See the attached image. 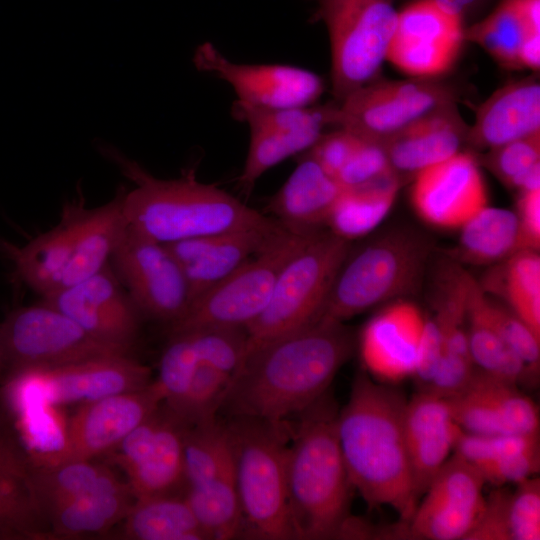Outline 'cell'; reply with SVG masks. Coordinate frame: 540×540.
I'll return each instance as SVG.
<instances>
[{
    "mask_svg": "<svg viewBox=\"0 0 540 540\" xmlns=\"http://www.w3.org/2000/svg\"><path fill=\"white\" fill-rule=\"evenodd\" d=\"M355 344L344 322L321 317L248 351L219 413L286 423L328 392Z\"/></svg>",
    "mask_w": 540,
    "mask_h": 540,
    "instance_id": "6da1fadb",
    "label": "cell"
},
{
    "mask_svg": "<svg viewBox=\"0 0 540 540\" xmlns=\"http://www.w3.org/2000/svg\"><path fill=\"white\" fill-rule=\"evenodd\" d=\"M406 404L399 390L361 371L336 422L352 488L370 507L392 508L401 522L410 519L418 504L404 436Z\"/></svg>",
    "mask_w": 540,
    "mask_h": 540,
    "instance_id": "7a4b0ae2",
    "label": "cell"
},
{
    "mask_svg": "<svg viewBox=\"0 0 540 540\" xmlns=\"http://www.w3.org/2000/svg\"><path fill=\"white\" fill-rule=\"evenodd\" d=\"M338 409L325 393L296 416L287 457L295 539H365L368 522L350 514L352 489L337 435Z\"/></svg>",
    "mask_w": 540,
    "mask_h": 540,
    "instance_id": "3957f363",
    "label": "cell"
},
{
    "mask_svg": "<svg viewBox=\"0 0 540 540\" xmlns=\"http://www.w3.org/2000/svg\"><path fill=\"white\" fill-rule=\"evenodd\" d=\"M103 150L135 184L124 195L128 226L155 241L169 244L204 235L281 225L217 185L197 180L194 170L189 169L178 178L161 179L115 148L107 146Z\"/></svg>",
    "mask_w": 540,
    "mask_h": 540,
    "instance_id": "277c9868",
    "label": "cell"
},
{
    "mask_svg": "<svg viewBox=\"0 0 540 540\" xmlns=\"http://www.w3.org/2000/svg\"><path fill=\"white\" fill-rule=\"evenodd\" d=\"M226 423L244 535L264 540L295 539L287 491V422L230 417Z\"/></svg>",
    "mask_w": 540,
    "mask_h": 540,
    "instance_id": "5b68a950",
    "label": "cell"
},
{
    "mask_svg": "<svg viewBox=\"0 0 540 540\" xmlns=\"http://www.w3.org/2000/svg\"><path fill=\"white\" fill-rule=\"evenodd\" d=\"M430 249L423 234L408 228L384 232L353 252L350 248L321 317L344 322L412 291L422 277Z\"/></svg>",
    "mask_w": 540,
    "mask_h": 540,
    "instance_id": "8992f818",
    "label": "cell"
},
{
    "mask_svg": "<svg viewBox=\"0 0 540 540\" xmlns=\"http://www.w3.org/2000/svg\"><path fill=\"white\" fill-rule=\"evenodd\" d=\"M350 241L330 230L312 235L281 270L263 312L247 327L246 353L321 317Z\"/></svg>",
    "mask_w": 540,
    "mask_h": 540,
    "instance_id": "52a82bcc",
    "label": "cell"
},
{
    "mask_svg": "<svg viewBox=\"0 0 540 540\" xmlns=\"http://www.w3.org/2000/svg\"><path fill=\"white\" fill-rule=\"evenodd\" d=\"M328 31L335 102L378 78L393 37L394 0H315Z\"/></svg>",
    "mask_w": 540,
    "mask_h": 540,
    "instance_id": "ba28073f",
    "label": "cell"
},
{
    "mask_svg": "<svg viewBox=\"0 0 540 540\" xmlns=\"http://www.w3.org/2000/svg\"><path fill=\"white\" fill-rule=\"evenodd\" d=\"M312 235L285 232L192 300L185 313L169 325V334L210 326L246 328L266 308L283 267Z\"/></svg>",
    "mask_w": 540,
    "mask_h": 540,
    "instance_id": "9c48e42d",
    "label": "cell"
},
{
    "mask_svg": "<svg viewBox=\"0 0 540 540\" xmlns=\"http://www.w3.org/2000/svg\"><path fill=\"white\" fill-rule=\"evenodd\" d=\"M458 100V90L439 78H376L330 103V125L384 142L417 119Z\"/></svg>",
    "mask_w": 540,
    "mask_h": 540,
    "instance_id": "30bf717a",
    "label": "cell"
},
{
    "mask_svg": "<svg viewBox=\"0 0 540 540\" xmlns=\"http://www.w3.org/2000/svg\"><path fill=\"white\" fill-rule=\"evenodd\" d=\"M2 364L9 372L51 369L97 357L131 354L101 342L42 300L11 312L0 325Z\"/></svg>",
    "mask_w": 540,
    "mask_h": 540,
    "instance_id": "8fae6325",
    "label": "cell"
},
{
    "mask_svg": "<svg viewBox=\"0 0 540 540\" xmlns=\"http://www.w3.org/2000/svg\"><path fill=\"white\" fill-rule=\"evenodd\" d=\"M110 266L143 317L169 326L190 305L187 281L167 245L130 226L111 256Z\"/></svg>",
    "mask_w": 540,
    "mask_h": 540,
    "instance_id": "7c38bea8",
    "label": "cell"
},
{
    "mask_svg": "<svg viewBox=\"0 0 540 540\" xmlns=\"http://www.w3.org/2000/svg\"><path fill=\"white\" fill-rule=\"evenodd\" d=\"M485 484L480 473L453 452L420 498L410 519L389 528V538L465 540L484 508Z\"/></svg>",
    "mask_w": 540,
    "mask_h": 540,
    "instance_id": "4fadbf2b",
    "label": "cell"
},
{
    "mask_svg": "<svg viewBox=\"0 0 540 540\" xmlns=\"http://www.w3.org/2000/svg\"><path fill=\"white\" fill-rule=\"evenodd\" d=\"M464 20L434 0H413L398 11L386 60L411 78H439L460 55Z\"/></svg>",
    "mask_w": 540,
    "mask_h": 540,
    "instance_id": "5bb4252c",
    "label": "cell"
},
{
    "mask_svg": "<svg viewBox=\"0 0 540 540\" xmlns=\"http://www.w3.org/2000/svg\"><path fill=\"white\" fill-rule=\"evenodd\" d=\"M163 401V392L153 380L143 388L83 404L66 420L62 447L30 461L50 465L106 455Z\"/></svg>",
    "mask_w": 540,
    "mask_h": 540,
    "instance_id": "9a60e30c",
    "label": "cell"
},
{
    "mask_svg": "<svg viewBox=\"0 0 540 540\" xmlns=\"http://www.w3.org/2000/svg\"><path fill=\"white\" fill-rule=\"evenodd\" d=\"M95 339L132 352L143 315L110 263L98 273L42 299Z\"/></svg>",
    "mask_w": 540,
    "mask_h": 540,
    "instance_id": "2e32d148",
    "label": "cell"
},
{
    "mask_svg": "<svg viewBox=\"0 0 540 540\" xmlns=\"http://www.w3.org/2000/svg\"><path fill=\"white\" fill-rule=\"evenodd\" d=\"M194 63L228 83L238 101L259 108L310 106L324 91L323 79L313 71L287 64L236 63L209 42L197 48Z\"/></svg>",
    "mask_w": 540,
    "mask_h": 540,
    "instance_id": "e0dca14e",
    "label": "cell"
},
{
    "mask_svg": "<svg viewBox=\"0 0 540 540\" xmlns=\"http://www.w3.org/2000/svg\"><path fill=\"white\" fill-rule=\"evenodd\" d=\"M412 180L411 204L431 226L461 228L487 206V186L472 152L462 150L421 170Z\"/></svg>",
    "mask_w": 540,
    "mask_h": 540,
    "instance_id": "ac0fdd59",
    "label": "cell"
},
{
    "mask_svg": "<svg viewBox=\"0 0 540 540\" xmlns=\"http://www.w3.org/2000/svg\"><path fill=\"white\" fill-rule=\"evenodd\" d=\"M14 372L21 373L45 403L56 407L83 405L143 388L153 381L151 369L131 354L107 355L51 369Z\"/></svg>",
    "mask_w": 540,
    "mask_h": 540,
    "instance_id": "d6986e66",
    "label": "cell"
},
{
    "mask_svg": "<svg viewBox=\"0 0 540 540\" xmlns=\"http://www.w3.org/2000/svg\"><path fill=\"white\" fill-rule=\"evenodd\" d=\"M455 422L479 435L539 434L536 404L517 385L475 369L467 385L445 398Z\"/></svg>",
    "mask_w": 540,
    "mask_h": 540,
    "instance_id": "ffe728a7",
    "label": "cell"
},
{
    "mask_svg": "<svg viewBox=\"0 0 540 540\" xmlns=\"http://www.w3.org/2000/svg\"><path fill=\"white\" fill-rule=\"evenodd\" d=\"M426 318L416 304L403 299L393 300L378 311L358 339L365 371L382 383L413 376Z\"/></svg>",
    "mask_w": 540,
    "mask_h": 540,
    "instance_id": "44dd1931",
    "label": "cell"
},
{
    "mask_svg": "<svg viewBox=\"0 0 540 540\" xmlns=\"http://www.w3.org/2000/svg\"><path fill=\"white\" fill-rule=\"evenodd\" d=\"M285 232L287 230L279 225L204 235L166 245L183 271L192 301Z\"/></svg>",
    "mask_w": 540,
    "mask_h": 540,
    "instance_id": "7402d4cb",
    "label": "cell"
},
{
    "mask_svg": "<svg viewBox=\"0 0 540 540\" xmlns=\"http://www.w3.org/2000/svg\"><path fill=\"white\" fill-rule=\"evenodd\" d=\"M462 431L445 398L420 390L407 400L404 436L418 502L450 457Z\"/></svg>",
    "mask_w": 540,
    "mask_h": 540,
    "instance_id": "603a6c76",
    "label": "cell"
},
{
    "mask_svg": "<svg viewBox=\"0 0 540 540\" xmlns=\"http://www.w3.org/2000/svg\"><path fill=\"white\" fill-rule=\"evenodd\" d=\"M469 126L457 104L433 111L389 137L385 145L391 170L401 181L462 151Z\"/></svg>",
    "mask_w": 540,
    "mask_h": 540,
    "instance_id": "cb8c5ba5",
    "label": "cell"
},
{
    "mask_svg": "<svg viewBox=\"0 0 540 540\" xmlns=\"http://www.w3.org/2000/svg\"><path fill=\"white\" fill-rule=\"evenodd\" d=\"M345 187L307 153L266 209L287 231L312 235L323 230Z\"/></svg>",
    "mask_w": 540,
    "mask_h": 540,
    "instance_id": "d4e9b609",
    "label": "cell"
},
{
    "mask_svg": "<svg viewBox=\"0 0 540 540\" xmlns=\"http://www.w3.org/2000/svg\"><path fill=\"white\" fill-rule=\"evenodd\" d=\"M540 132V84L535 77L496 90L469 126L467 145L490 150Z\"/></svg>",
    "mask_w": 540,
    "mask_h": 540,
    "instance_id": "484cf974",
    "label": "cell"
},
{
    "mask_svg": "<svg viewBox=\"0 0 540 540\" xmlns=\"http://www.w3.org/2000/svg\"><path fill=\"white\" fill-rule=\"evenodd\" d=\"M164 403L154 436L140 459L125 471L135 499L184 494V442L188 429Z\"/></svg>",
    "mask_w": 540,
    "mask_h": 540,
    "instance_id": "4316f807",
    "label": "cell"
},
{
    "mask_svg": "<svg viewBox=\"0 0 540 540\" xmlns=\"http://www.w3.org/2000/svg\"><path fill=\"white\" fill-rule=\"evenodd\" d=\"M31 467L23 447L0 423V536L46 538L33 494Z\"/></svg>",
    "mask_w": 540,
    "mask_h": 540,
    "instance_id": "83f0119b",
    "label": "cell"
},
{
    "mask_svg": "<svg viewBox=\"0 0 540 540\" xmlns=\"http://www.w3.org/2000/svg\"><path fill=\"white\" fill-rule=\"evenodd\" d=\"M125 192V188L121 187L105 204L92 209L84 207L73 254L58 289L76 284L110 263L128 226L123 208Z\"/></svg>",
    "mask_w": 540,
    "mask_h": 540,
    "instance_id": "f1b7e54d",
    "label": "cell"
},
{
    "mask_svg": "<svg viewBox=\"0 0 540 540\" xmlns=\"http://www.w3.org/2000/svg\"><path fill=\"white\" fill-rule=\"evenodd\" d=\"M83 209L82 203L67 204L57 225L14 253L19 276L42 298L60 287L73 254Z\"/></svg>",
    "mask_w": 540,
    "mask_h": 540,
    "instance_id": "f546056e",
    "label": "cell"
},
{
    "mask_svg": "<svg viewBox=\"0 0 540 540\" xmlns=\"http://www.w3.org/2000/svg\"><path fill=\"white\" fill-rule=\"evenodd\" d=\"M31 465L33 494L44 528L45 516L57 506L85 495L128 485L107 466L93 460Z\"/></svg>",
    "mask_w": 540,
    "mask_h": 540,
    "instance_id": "4dcf8cb0",
    "label": "cell"
},
{
    "mask_svg": "<svg viewBox=\"0 0 540 540\" xmlns=\"http://www.w3.org/2000/svg\"><path fill=\"white\" fill-rule=\"evenodd\" d=\"M487 302V294L471 276L467 294V335L471 359L477 369L518 385L533 376L494 328Z\"/></svg>",
    "mask_w": 540,
    "mask_h": 540,
    "instance_id": "1f68e13d",
    "label": "cell"
},
{
    "mask_svg": "<svg viewBox=\"0 0 540 540\" xmlns=\"http://www.w3.org/2000/svg\"><path fill=\"white\" fill-rule=\"evenodd\" d=\"M135 501L129 486L61 504L44 519L47 538H78L107 532L124 520Z\"/></svg>",
    "mask_w": 540,
    "mask_h": 540,
    "instance_id": "d6a6232c",
    "label": "cell"
},
{
    "mask_svg": "<svg viewBox=\"0 0 540 540\" xmlns=\"http://www.w3.org/2000/svg\"><path fill=\"white\" fill-rule=\"evenodd\" d=\"M481 289L500 297L536 336L540 337V256L521 250L494 264L482 280Z\"/></svg>",
    "mask_w": 540,
    "mask_h": 540,
    "instance_id": "836d02e7",
    "label": "cell"
},
{
    "mask_svg": "<svg viewBox=\"0 0 540 540\" xmlns=\"http://www.w3.org/2000/svg\"><path fill=\"white\" fill-rule=\"evenodd\" d=\"M123 522L127 539L208 540L184 494L135 499Z\"/></svg>",
    "mask_w": 540,
    "mask_h": 540,
    "instance_id": "e575fe53",
    "label": "cell"
},
{
    "mask_svg": "<svg viewBox=\"0 0 540 540\" xmlns=\"http://www.w3.org/2000/svg\"><path fill=\"white\" fill-rule=\"evenodd\" d=\"M460 229L456 256L466 263L496 264L526 250L518 216L508 209L487 205Z\"/></svg>",
    "mask_w": 540,
    "mask_h": 540,
    "instance_id": "d590c367",
    "label": "cell"
},
{
    "mask_svg": "<svg viewBox=\"0 0 540 540\" xmlns=\"http://www.w3.org/2000/svg\"><path fill=\"white\" fill-rule=\"evenodd\" d=\"M401 183L391 172L360 186L345 187L331 211L327 227L348 241L365 236L388 215Z\"/></svg>",
    "mask_w": 540,
    "mask_h": 540,
    "instance_id": "8d00e7d4",
    "label": "cell"
},
{
    "mask_svg": "<svg viewBox=\"0 0 540 540\" xmlns=\"http://www.w3.org/2000/svg\"><path fill=\"white\" fill-rule=\"evenodd\" d=\"M249 149L238 184L249 193L269 169L296 154L308 151L324 133L321 127L287 126L252 122Z\"/></svg>",
    "mask_w": 540,
    "mask_h": 540,
    "instance_id": "74e56055",
    "label": "cell"
},
{
    "mask_svg": "<svg viewBox=\"0 0 540 540\" xmlns=\"http://www.w3.org/2000/svg\"><path fill=\"white\" fill-rule=\"evenodd\" d=\"M184 497L208 539L229 540L244 535L234 469L186 488Z\"/></svg>",
    "mask_w": 540,
    "mask_h": 540,
    "instance_id": "f35d334b",
    "label": "cell"
},
{
    "mask_svg": "<svg viewBox=\"0 0 540 540\" xmlns=\"http://www.w3.org/2000/svg\"><path fill=\"white\" fill-rule=\"evenodd\" d=\"M186 488L234 469L227 423L218 416L189 426L184 442Z\"/></svg>",
    "mask_w": 540,
    "mask_h": 540,
    "instance_id": "ab89813d",
    "label": "cell"
},
{
    "mask_svg": "<svg viewBox=\"0 0 540 540\" xmlns=\"http://www.w3.org/2000/svg\"><path fill=\"white\" fill-rule=\"evenodd\" d=\"M529 32L515 0H501L490 14L465 29V40L478 44L502 67L520 69L518 54Z\"/></svg>",
    "mask_w": 540,
    "mask_h": 540,
    "instance_id": "60d3db41",
    "label": "cell"
},
{
    "mask_svg": "<svg viewBox=\"0 0 540 540\" xmlns=\"http://www.w3.org/2000/svg\"><path fill=\"white\" fill-rule=\"evenodd\" d=\"M179 333L189 336L200 363L230 376L234 375L245 357V327L210 326Z\"/></svg>",
    "mask_w": 540,
    "mask_h": 540,
    "instance_id": "b9f144b4",
    "label": "cell"
},
{
    "mask_svg": "<svg viewBox=\"0 0 540 540\" xmlns=\"http://www.w3.org/2000/svg\"><path fill=\"white\" fill-rule=\"evenodd\" d=\"M231 378L200 363L183 398L168 408L188 426L216 417Z\"/></svg>",
    "mask_w": 540,
    "mask_h": 540,
    "instance_id": "7bdbcfd3",
    "label": "cell"
},
{
    "mask_svg": "<svg viewBox=\"0 0 540 540\" xmlns=\"http://www.w3.org/2000/svg\"><path fill=\"white\" fill-rule=\"evenodd\" d=\"M199 364L189 336L186 333L171 334L162 352L155 380L167 407H174L183 398Z\"/></svg>",
    "mask_w": 540,
    "mask_h": 540,
    "instance_id": "ee69618b",
    "label": "cell"
},
{
    "mask_svg": "<svg viewBox=\"0 0 540 540\" xmlns=\"http://www.w3.org/2000/svg\"><path fill=\"white\" fill-rule=\"evenodd\" d=\"M482 161L506 186L519 190L540 166V132L487 150Z\"/></svg>",
    "mask_w": 540,
    "mask_h": 540,
    "instance_id": "f6af8a7d",
    "label": "cell"
},
{
    "mask_svg": "<svg viewBox=\"0 0 540 540\" xmlns=\"http://www.w3.org/2000/svg\"><path fill=\"white\" fill-rule=\"evenodd\" d=\"M487 307L490 320L503 342L524 361L535 378L540 362V337L508 307L489 297Z\"/></svg>",
    "mask_w": 540,
    "mask_h": 540,
    "instance_id": "bcb514c9",
    "label": "cell"
},
{
    "mask_svg": "<svg viewBox=\"0 0 540 540\" xmlns=\"http://www.w3.org/2000/svg\"><path fill=\"white\" fill-rule=\"evenodd\" d=\"M511 540L540 539V480L532 476L515 484L508 500Z\"/></svg>",
    "mask_w": 540,
    "mask_h": 540,
    "instance_id": "7dc6e473",
    "label": "cell"
},
{
    "mask_svg": "<svg viewBox=\"0 0 540 540\" xmlns=\"http://www.w3.org/2000/svg\"><path fill=\"white\" fill-rule=\"evenodd\" d=\"M391 172L384 143L361 138L355 152L336 179L348 188L372 182Z\"/></svg>",
    "mask_w": 540,
    "mask_h": 540,
    "instance_id": "c3c4849f",
    "label": "cell"
},
{
    "mask_svg": "<svg viewBox=\"0 0 540 540\" xmlns=\"http://www.w3.org/2000/svg\"><path fill=\"white\" fill-rule=\"evenodd\" d=\"M360 141L361 138L354 133L338 128L331 133H323L305 153L312 157L328 174L336 178L355 152Z\"/></svg>",
    "mask_w": 540,
    "mask_h": 540,
    "instance_id": "681fc988",
    "label": "cell"
},
{
    "mask_svg": "<svg viewBox=\"0 0 540 540\" xmlns=\"http://www.w3.org/2000/svg\"><path fill=\"white\" fill-rule=\"evenodd\" d=\"M510 490L495 487L488 498L475 525L465 540H511L508 522Z\"/></svg>",
    "mask_w": 540,
    "mask_h": 540,
    "instance_id": "f907efd6",
    "label": "cell"
},
{
    "mask_svg": "<svg viewBox=\"0 0 540 540\" xmlns=\"http://www.w3.org/2000/svg\"><path fill=\"white\" fill-rule=\"evenodd\" d=\"M442 356V335L433 317H427L420 346L418 363L413 377L421 390L424 389L432 376Z\"/></svg>",
    "mask_w": 540,
    "mask_h": 540,
    "instance_id": "816d5d0a",
    "label": "cell"
},
{
    "mask_svg": "<svg viewBox=\"0 0 540 540\" xmlns=\"http://www.w3.org/2000/svg\"><path fill=\"white\" fill-rule=\"evenodd\" d=\"M524 249H539L540 245V188L520 191L516 212Z\"/></svg>",
    "mask_w": 540,
    "mask_h": 540,
    "instance_id": "f5cc1de1",
    "label": "cell"
},
{
    "mask_svg": "<svg viewBox=\"0 0 540 540\" xmlns=\"http://www.w3.org/2000/svg\"><path fill=\"white\" fill-rule=\"evenodd\" d=\"M521 68L538 71L540 67V33L529 32L525 36L518 54Z\"/></svg>",
    "mask_w": 540,
    "mask_h": 540,
    "instance_id": "db71d44e",
    "label": "cell"
},
{
    "mask_svg": "<svg viewBox=\"0 0 540 540\" xmlns=\"http://www.w3.org/2000/svg\"><path fill=\"white\" fill-rule=\"evenodd\" d=\"M446 9L462 16L471 15L477 11L487 0H434Z\"/></svg>",
    "mask_w": 540,
    "mask_h": 540,
    "instance_id": "11a10c76",
    "label": "cell"
},
{
    "mask_svg": "<svg viewBox=\"0 0 540 540\" xmlns=\"http://www.w3.org/2000/svg\"><path fill=\"white\" fill-rule=\"evenodd\" d=\"M1 366H2V356H1V351H0V370H1Z\"/></svg>",
    "mask_w": 540,
    "mask_h": 540,
    "instance_id": "9f6ffc18",
    "label": "cell"
}]
</instances>
